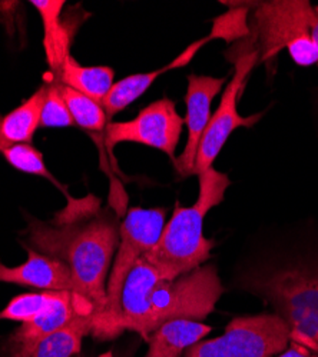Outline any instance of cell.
<instances>
[{"instance_id":"obj_1","label":"cell","mask_w":318,"mask_h":357,"mask_svg":"<svg viewBox=\"0 0 318 357\" xmlns=\"http://www.w3.org/2000/svg\"><path fill=\"white\" fill-rule=\"evenodd\" d=\"M120 226L108 215L96 213L88 220L79 218L78 222H61L57 226L38 219L29 222L31 248L62 260L69 267L76 293L94 307V326L106 307L108 273L120 245Z\"/></svg>"},{"instance_id":"obj_2","label":"cell","mask_w":318,"mask_h":357,"mask_svg":"<svg viewBox=\"0 0 318 357\" xmlns=\"http://www.w3.org/2000/svg\"><path fill=\"white\" fill-rule=\"evenodd\" d=\"M199 195L189 206H177L171 220L165 223L162 234L147 259L168 278L175 279L205 264L215 241L204 236L205 216L218 206L231 185L228 174L210 167L198 176Z\"/></svg>"},{"instance_id":"obj_3","label":"cell","mask_w":318,"mask_h":357,"mask_svg":"<svg viewBox=\"0 0 318 357\" xmlns=\"http://www.w3.org/2000/svg\"><path fill=\"white\" fill-rule=\"evenodd\" d=\"M250 38L258 52V65H271L278 53L288 50L294 63L311 66L318 62L312 40L317 23L315 8L307 0H270L252 3Z\"/></svg>"},{"instance_id":"obj_4","label":"cell","mask_w":318,"mask_h":357,"mask_svg":"<svg viewBox=\"0 0 318 357\" xmlns=\"http://www.w3.org/2000/svg\"><path fill=\"white\" fill-rule=\"evenodd\" d=\"M245 289L263 296L290 329V340L318 356V266L252 273Z\"/></svg>"},{"instance_id":"obj_5","label":"cell","mask_w":318,"mask_h":357,"mask_svg":"<svg viewBox=\"0 0 318 357\" xmlns=\"http://www.w3.org/2000/svg\"><path fill=\"white\" fill-rule=\"evenodd\" d=\"M165 209H142L133 207L120 226V245L106 284V307L94 326L92 336L109 340L120 336L121 294L124 284L136 261L150 253L158 243L165 226Z\"/></svg>"},{"instance_id":"obj_6","label":"cell","mask_w":318,"mask_h":357,"mask_svg":"<svg viewBox=\"0 0 318 357\" xmlns=\"http://www.w3.org/2000/svg\"><path fill=\"white\" fill-rule=\"evenodd\" d=\"M224 290L214 264H202L172 280L161 279L150 293L148 312L138 333L147 340L165 321L205 320L214 312Z\"/></svg>"},{"instance_id":"obj_7","label":"cell","mask_w":318,"mask_h":357,"mask_svg":"<svg viewBox=\"0 0 318 357\" xmlns=\"http://www.w3.org/2000/svg\"><path fill=\"white\" fill-rule=\"evenodd\" d=\"M226 59L234 63L236 72L233 79L225 86L217 112L211 116L208 126L201 137L192 176H199L201 173L212 167L225 142L234 130L238 128H252L263 117V113L241 116L237 109L238 98L243 87L245 86L247 77L258 65V52L250 35L238 40L233 49L226 52Z\"/></svg>"},{"instance_id":"obj_8","label":"cell","mask_w":318,"mask_h":357,"mask_svg":"<svg viewBox=\"0 0 318 357\" xmlns=\"http://www.w3.org/2000/svg\"><path fill=\"white\" fill-rule=\"evenodd\" d=\"M290 342V329L277 314L236 317L222 336L201 340L184 357H274Z\"/></svg>"},{"instance_id":"obj_9","label":"cell","mask_w":318,"mask_h":357,"mask_svg":"<svg viewBox=\"0 0 318 357\" xmlns=\"http://www.w3.org/2000/svg\"><path fill=\"white\" fill-rule=\"evenodd\" d=\"M184 125L175 102L164 98L142 109L132 121L109 122L105 129V142L110 149L120 143L145 144L158 149L175 165Z\"/></svg>"},{"instance_id":"obj_10","label":"cell","mask_w":318,"mask_h":357,"mask_svg":"<svg viewBox=\"0 0 318 357\" xmlns=\"http://www.w3.org/2000/svg\"><path fill=\"white\" fill-rule=\"evenodd\" d=\"M187 89V114L184 122L188 130V140L182 155L175 162V169L182 177L192 176V170L196 160V153L202 135L208 126L211 119V105L214 98L221 92L226 79L189 75Z\"/></svg>"},{"instance_id":"obj_11","label":"cell","mask_w":318,"mask_h":357,"mask_svg":"<svg viewBox=\"0 0 318 357\" xmlns=\"http://www.w3.org/2000/svg\"><path fill=\"white\" fill-rule=\"evenodd\" d=\"M78 316H92V305L72 291H56L50 306L31 321L20 323L9 339V351L24 350L42 339L64 329Z\"/></svg>"},{"instance_id":"obj_12","label":"cell","mask_w":318,"mask_h":357,"mask_svg":"<svg viewBox=\"0 0 318 357\" xmlns=\"http://www.w3.org/2000/svg\"><path fill=\"white\" fill-rule=\"evenodd\" d=\"M26 250L27 259L19 266L9 267L0 261V282L34 287L41 291L76 293L72 273L62 260L42 255L32 248H26Z\"/></svg>"},{"instance_id":"obj_13","label":"cell","mask_w":318,"mask_h":357,"mask_svg":"<svg viewBox=\"0 0 318 357\" xmlns=\"http://www.w3.org/2000/svg\"><path fill=\"white\" fill-rule=\"evenodd\" d=\"M161 279L168 278L147 259V256H142L132 267L121 294L120 335L125 331L139 332L148 312L150 293Z\"/></svg>"},{"instance_id":"obj_14","label":"cell","mask_w":318,"mask_h":357,"mask_svg":"<svg viewBox=\"0 0 318 357\" xmlns=\"http://www.w3.org/2000/svg\"><path fill=\"white\" fill-rule=\"evenodd\" d=\"M207 39L202 38L201 40L192 43L187 50H184L175 61H172L169 65L157 69L150 73H138V75H131L117 83H113L112 89L109 93L105 96L102 100V107L105 109V113L108 116V121L115 114H118L120 112L125 110L129 105H132L136 99H139L143 93H145L148 89L152 86V83L162 76L164 73L182 68L191 62V59L196 54V52L207 45Z\"/></svg>"},{"instance_id":"obj_15","label":"cell","mask_w":318,"mask_h":357,"mask_svg":"<svg viewBox=\"0 0 318 357\" xmlns=\"http://www.w3.org/2000/svg\"><path fill=\"white\" fill-rule=\"evenodd\" d=\"M211 327L202 321L175 319L161 324L147 339L145 357H181L182 351L204 340Z\"/></svg>"},{"instance_id":"obj_16","label":"cell","mask_w":318,"mask_h":357,"mask_svg":"<svg viewBox=\"0 0 318 357\" xmlns=\"http://www.w3.org/2000/svg\"><path fill=\"white\" fill-rule=\"evenodd\" d=\"M46 83L6 116L0 114V153L12 144L31 143L41 128Z\"/></svg>"},{"instance_id":"obj_17","label":"cell","mask_w":318,"mask_h":357,"mask_svg":"<svg viewBox=\"0 0 318 357\" xmlns=\"http://www.w3.org/2000/svg\"><path fill=\"white\" fill-rule=\"evenodd\" d=\"M92 316H78L64 329L42 339L35 346L9 351L10 357H73L80 351L83 339L92 335Z\"/></svg>"},{"instance_id":"obj_18","label":"cell","mask_w":318,"mask_h":357,"mask_svg":"<svg viewBox=\"0 0 318 357\" xmlns=\"http://www.w3.org/2000/svg\"><path fill=\"white\" fill-rule=\"evenodd\" d=\"M31 3L42 17L45 29L43 45L46 50V59L49 66L56 75L62 68L65 59L71 54V36L61 22V15L66 2L65 0H34Z\"/></svg>"},{"instance_id":"obj_19","label":"cell","mask_w":318,"mask_h":357,"mask_svg":"<svg viewBox=\"0 0 318 357\" xmlns=\"http://www.w3.org/2000/svg\"><path fill=\"white\" fill-rule=\"evenodd\" d=\"M56 76L59 83L102 103L113 86L115 72L108 66H82L69 54Z\"/></svg>"},{"instance_id":"obj_20","label":"cell","mask_w":318,"mask_h":357,"mask_svg":"<svg viewBox=\"0 0 318 357\" xmlns=\"http://www.w3.org/2000/svg\"><path fill=\"white\" fill-rule=\"evenodd\" d=\"M55 82L57 83V87H59L61 95L68 105V109L76 126L91 132H103L106 129L109 121L101 103L73 91V89L59 83L57 80Z\"/></svg>"},{"instance_id":"obj_21","label":"cell","mask_w":318,"mask_h":357,"mask_svg":"<svg viewBox=\"0 0 318 357\" xmlns=\"http://www.w3.org/2000/svg\"><path fill=\"white\" fill-rule=\"evenodd\" d=\"M56 291H35L19 294L0 312V320L26 323L45 312L53 302Z\"/></svg>"},{"instance_id":"obj_22","label":"cell","mask_w":318,"mask_h":357,"mask_svg":"<svg viewBox=\"0 0 318 357\" xmlns=\"http://www.w3.org/2000/svg\"><path fill=\"white\" fill-rule=\"evenodd\" d=\"M2 155L9 162V165L17 169L19 172L49 178L52 183L57 185V182L52 177L50 172L45 165L42 152L38 151V149L31 143L12 144L10 147L5 149Z\"/></svg>"},{"instance_id":"obj_23","label":"cell","mask_w":318,"mask_h":357,"mask_svg":"<svg viewBox=\"0 0 318 357\" xmlns=\"http://www.w3.org/2000/svg\"><path fill=\"white\" fill-rule=\"evenodd\" d=\"M75 126L73 117L68 109V105L61 95L57 83H46V98L42 109L41 128H72Z\"/></svg>"},{"instance_id":"obj_24","label":"cell","mask_w":318,"mask_h":357,"mask_svg":"<svg viewBox=\"0 0 318 357\" xmlns=\"http://www.w3.org/2000/svg\"><path fill=\"white\" fill-rule=\"evenodd\" d=\"M274 357H318V356L314 354L312 351H310L308 349L293 343L290 349L284 350L282 353H280V354H277V356H274Z\"/></svg>"},{"instance_id":"obj_25","label":"cell","mask_w":318,"mask_h":357,"mask_svg":"<svg viewBox=\"0 0 318 357\" xmlns=\"http://www.w3.org/2000/svg\"><path fill=\"white\" fill-rule=\"evenodd\" d=\"M315 15H317V23H315V27H314V32H312V40H314V45H315V49H317V53H318V6L315 8Z\"/></svg>"}]
</instances>
